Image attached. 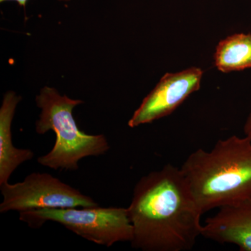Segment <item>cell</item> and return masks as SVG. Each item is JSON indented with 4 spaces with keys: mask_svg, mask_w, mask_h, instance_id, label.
I'll return each instance as SVG.
<instances>
[{
    "mask_svg": "<svg viewBox=\"0 0 251 251\" xmlns=\"http://www.w3.org/2000/svg\"><path fill=\"white\" fill-rule=\"evenodd\" d=\"M127 211L133 249L188 251L201 236L202 211L181 170L173 165L142 176Z\"/></svg>",
    "mask_w": 251,
    "mask_h": 251,
    "instance_id": "1",
    "label": "cell"
},
{
    "mask_svg": "<svg viewBox=\"0 0 251 251\" xmlns=\"http://www.w3.org/2000/svg\"><path fill=\"white\" fill-rule=\"evenodd\" d=\"M36 104L41 109L35 130L43 135L53 130L55 143L50 151L39 157L38 163L51 169L76 171L78 162L88 156L105 154L110 147L103 134L90 135L79 129L73 110L83 103L66 95H61L52 87H43L36 97Z\"/></svg>",
    "mask_w": 251,
    "mask_h": 251,
    "instance_id": "3",
    "label": "cell"
},
{
    "mask_svg": "<svg viewBox=\"0 0 251 251\" xmlns=\"http://www.w3.org/2000/svg\"><path fill=\"white\" fill-rule=\"evenodd\" d=\"M203 214L251 198V140L232 135L198 149L180 168Z\"/></svg>",
    "mask_w": 251,
    "mask_h": 251,
    "instance_id": "2",
    "label": "cell"
},
{
    "mask_svg": "<svg viewBox=\"0 0 251 251\" xmlns=\"http://www.w3.org/2000/svg\"><path fill=\"white\" fill-rule=\"evenodd\" d=\"M3 201L0 213L44 208L94 207L93 198L49 173H33L16 184L0 185Z\"/></svg>",
    "mask_w": 251,
    "mask_h": 251,
    "instance_id": "5",
    "label": "cell"
},
{
    "mask_svg": "<svg viewBox=\"0 0 251 251\" xmlns=\"http://www.w3.org/2000/svg\"><path fill=\"white\" fill-rule=\"evenodd\" d=\"M19 213L20 220L32 228L53 221L87 240L107 247L117 242H130L133 238L127 208H44Z\"/></svg>",
    "mask_w": 251,
    "mask_h": 251,
    "instance_id": "4",
    "label": "cell"
},
{
    "mask_svg": "<svg viewBox=\"0 0 251 251\" xmlns=\"http://www.w3.org/2000/svg\"><path fill=\"white\" fill-rule=\"evenodd\" d=\"M14 1L18 2V4L20 5V6H23V7H25L26 4H27L28 0H0L1 2H4V1ZM58 1H69L70 0H58Z\"/></svg>",
    "mask_w": 251,
    "mask_h": 251,
    "instance_id": "11",
    "label": "cell"
},
{
    "mask_svg": "<svg viewBox=\"0 0 251 251\" xmlns=\"http://www.w3.org/2000/svg\"><path fill=\"white\" fill-rule=\"evenodd\" d=\"M203 71L191 67L175 74L167 73L143 99L128 122L135 128L171 115L193 92L199 90Z\"/></svg>",
    "mask_w": 251,
    "mask_h": 251,
    "instance_id": "6",
    "label": "cell"
},
{
    "mask_svg": "<svg viewBox=\"0 0 251 251\" xmlns=\"http://www.w3.org/2000/svg\"><path fill=\"white\" fill-rule=\"evenodd\" d=\"M218 70L224 73L251 67V34H235L221 41L214 56Z\"/></svg>",
    "mask_w": 251,
    "mask_h": 251,
    "instance_id": "9",
    "label": "cell"
},
{
    "mask_svg": "<svg viewBox=\"0 0 251 251\" xmlns=\"http://www.w3.org/2000/svg\"><path fill=\"white\" fill-rule=\"evenodd\" d=\"M244 133L245 136H247L251 140V110L244 126Z\"/></svg>",
    "mask_w": 251,
    "mask_h": 251,
    "instance_id": "10",
    "label": "cell"
},
{
    "mask_svg": "<svg viewBox=\"0 0 251 251\" xmlns=\"http://www.w3.org/2000/svg\"><path fill=\"white\" fill-rule=\"evenodd\" d=\"M21 99L16 92L8 91L0 108V185L9 182L16 168L34 156L31 150L15 148L12 143L11 125Z\"/></svg>",
    "mask_w": 251,
    "mask_h": 251,
    "instance_id": "8",
    "label": "cell"
},
{
    "mask_svg": "<svg viewBox=\"0 0 251 251\" xmlns=\"http://www.w3.org/2000/svg\"><path fill=\"white\" fill-rule=\"evenodd\" d=\"M201 236L219 244H234L242 251H251V198L222 206L202 225Z\"/></svg>",
    "mask_w": 251,
    "mask_h": 251,
    "instance_id": "7",
    "label": "cell"
}]
</instances>
